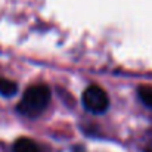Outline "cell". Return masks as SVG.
<instances>
[{"mask_svg": "<svg viewBox=\"0 0 152 152\" xmlns=\"http://www.w3.org/2000/svg\"><path fill=\"white\" fill-rule=\"evenodd\" d=\"M50 98V89L46 84H34L24 92L21 103L18 105V111L27 117H36L46 109Z\"/></svg>", "mask_w": 152, "mask_h": 152, "instance_id": "cell-1", "label": "cell"}, {"mask_svg": "<svg viewBox=\"0 0 152 152\" xmlns=\"http://www.w3.org/2000/svg\"><path fill=\"white\" fill-rule=\"evenodd\" d=\"M81 101L83 105L87 111L93 112V114H102L108 109L109 106V98L106 95V92L93 84V86H89L84 92H83V96H81Z\"/></svg>", "mask_w": 152, "mask_h": 152, "instance_id": "cell-2", "label": "cell"}, {"mask_svg": "<svg viewBox=\"0 0 152 152\" xmlns=\"http://www.w3.org/2000/svg\"><path fill=\"white\" fill-rule=\"evenodd\" d=\"M13 152H40V148L37 146V143L28 137H21L13 143Z\"/></svg>", "mask_w": 152, "mask_h": 152, "instance_id": "cell-3", "label": "cell"}, {"mask_svg": "<svg viewBox=\"0 0 152 152\" xmlns=\"http://www.w3.org/2000/svg\"><path fill=\"white\" fill-rule=\"evenodd\" d=\"M18 92V84L7 78H0V95L4 98L15 96Z\"/></svg>", "mask_w": 152, "mask_h": 152, "instance_id": "cell-4", "label": "cell"}, {"mask_svg": "<svg viewBox=\"0 0 152 152\" xmlns=\"http://www.w3.org/2000/svg\"><path fill=\"white\" fill-rule=\"evenodd\" d=\"M139 98L146 106L152 108V87L148 86H140L139 87Z\"/></svg>", "mask_w": 152, "mask_h": 152, "instance_id": "cell-5", "label": "cell"}, {"mask_svg": "<svg viewBox=\"0 0 152 152\" xmlns=\"http://www.w3.org/2000/svg\"><path fill=\"white\" fill-rule=\"evenodd\" d=\"M145 152H152V140L145 146Z\"/></svg>", "mask_w": 152, "mask_h": 152, "instance_id": "cell-6", "label": "cell"}]
</instances>
